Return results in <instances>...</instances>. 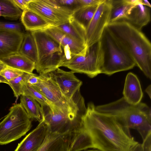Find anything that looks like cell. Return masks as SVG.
Segmentation results:
<instances>
[{
    "instance_id": "cell-35",
    "label": "cell",
    "mask_w": 151,
    "mask_h": 151,
    "mask_svg": "<svg viewBox=\"0 0 151 151\" xmlns=\"http://www.w3.org/2000/svg\"><path fill=\"white\" fill-rule=\"evenodd\" d=\"M142 145V151H151V134L143 141Z\"/></svg>"
},
{
    "instance_id": "cell-1",
    "label": "cell",
    "mask_w": 151,
    "mask_h": 151,
    "mask_svg": "<svg viewBox=\"0 0 151 151\" xmlns=\"http://www.w3.org/2000/svg\"><path fill=\"white\" fill-rule=\"evenodd\" d=\"M80 128L90 137L93 148L101 151H129L138 143L123 120L97 111L93 102L82 116Z\"/></svg>"
},
{
    "instance_id": "cell-14",
    "label": "cell",
    "mask_w": 151,
    "mask_h": 151,
    "mask_svg": "<svg viewBox=\"0 0 151 151\" xmlns=\"http://www.w3.org/2000/svg\"><path fill=\"white\" fill-rule=\"evenodd\" d=\"M75 136L74 132L59 134L49 130L43 143L37 151H70Z\"/></svg>"
},
{
    "instance_id": "cell-6",
    "label": "cell",
    "mask_w": 151,
    "mask_h": 151,
    "mask_svg": "<svg viewBox=\"0 0 151 151\" xmlns=\"http://www.w3.org/2000/svg\"><path fill=\"white\" fill-rule=\"evenodd\" d=\"M39 82L32 86L40 92L55 108L71 119H80L85 112L84 99L70 101L62 94L54 83L48 77L39 75Z\"/></svg>"
},
{
    "instance_id": "cell-20",
    "label": "cell",
    "mask_w": 151,
    "mask_h": 151,
    "mask_svg": "<svg viewBox=\"0 0 151 151\" xmlns=\"http://www.w3.org/2000/svg\"><path fill=\"white\" fill-rule=\"evenodd\" d=\"M6 66L32 73L35 68V63L32 60L19 53L9 56L1 59Z\"/></svg>"
},
{
    "instance_id": "cell-3",
    "label": "cell",
    "mask_w": 151,
    "mask_h": 151,
    "mask_svg": "<svg viewBox=\"0 0 151 151\" xmlns=\"http://www.w3.org/2000/svg\"><path fill=\"white\" fill-rule=\"evenodd\" d=\"M95 109L99 112L120 118L130 129L137 131L143 141L151 134V108L145 103L132 104L122 97L109 103L95 106Z\"/></svg>"
},
{
    "instance_id": "cell-21",
    "label": "cell",
    "mask_w": 151,
    "mask_h": 151,
    "mask_svg": "<svg viewBox=\"0 0 151 151\" xmlns=\"http://www.w3.org/2000/svg\"><path fill=\"white\" fill-rule=\"evenodd\" d=\"M111 9L109 23L119 21H126L132 9L136 5L132 4L130 0H111Z\"/></svg>"
},
{
    "instance_id": "cell-29",
    "label": "cell",
    "mask_w": 151,
    "mask_h": 151,
    "mask_svg": "<svg viewBox=\"0 0 151 151\" xmlns=\"http://www.w3.org/2000/svg\"><path fill=\"white\" fill-rule=\"evenodd\" d=\"M24 72L6 66L0 72V76L8 82L20 76Z\"/></svg>"
},
{
    "instance_id": "cell-16",
    "label": "cell",
    "mask_w": 151,
    "mask_h": 151,
    "mask_svg": "<svg viewBox=\"0 0 151 151\" xmlns=\"http://www.w3.org/2000/svg\"><path fill=\"white\" fill-rule=\"evenodd\" d=\"M25 33L12 30H0V60L19 53Z\"/></svg>"
},
{
    "instance_id": "cell-15",
    "label": "cell",
    "mask_w": 151,
    "mask_h": 151,
    "mask_svg": "<svg viewBox=\"0 0 151 151\" xmlns=\"http://www.w3.org/2000/svg\"><path fill=\"white\" fill-rule=\"evenodd\" d=\"M49 130L42 119L36 128L19 143L14 151H37L43 143Z\"/></svg>"
},
{
    "instance_id": "cell-26",
    "label": "cell",
    "mask_w": 151,
    "mask_h": 151,
    "mask_svg": "<svg viewBox=\"0 0 151 151\" xmlns=\"http://www.w3.org/2000/svg\"><path fill=\"white\" fill-rule=\"evenodd\" d=\"M22 12L12 0H0V17L11 20H17L20 18Z\"/></svg>"
},
{
    "instance_id": "cell-25",
    "label": "cell",
    "mask_w": 151,
    "mask_h": 151,
    "mask_svg": "<svg viewBox=\"0 0 151 151\" xmlns=\"http://www.w3.org/2000/svg\"><path fill=\"white\" fill-rule=\"evenodd\" d=\"M99 5L81 6L73 11L72 18L86 29Z\"/></svg>"
},
{
    "instance_id": "cell-27",
    "label": "cell",
    "mask_w": 151,
    "mask_h": 151,
    "mask_svg": "<svg viewBox=\"0 0 151 151\" xmlns=\"http://www.w3.org/2000/svg\"><path fill=\"white\" fill-rule=\"evenodd\" d=\"M29 96L36 101L40 105H47L51 108L54 107L52 104L38 90L33 86L26 84L23 85L21 95Z\"/></svg>"
},
{
    "instance_id": "cell-12",
    "label": "cell",
    "mask_w": 151,
    "mask_h": 151,
    "mask_svg": "<svg viewBox=\"0 0 151 151\" xmlns=\"http://www.w3.org/2000/svg\"><path fill=\"white\" fill-rule=\"evenodd\" d=\"M111 7V0H104L98 5L86 29L88 47L99 41L104 28L109 22Z\"/></svg>"
},
{
    "instance_id": "cell-39",
    "label": "cell",
    "mask_w": 151,
    "mask_h": 151,
    "mask_svg": "<svg viewBox=\"0 0 151 151\" xmlns=\"http://www.w3.org/2000/svg\"><path fill=\"white\" fill-rule=\"evenodd\" d=\"M3 83L8 84L9 82L3 77L0 76V83Z\"/></svg>"
},
{
    "instance_id": "cell-11",
    "label": "cell",
    "mask_w": 151,
    "mask_h": 151,
    "mask_svg": "<svg viewBox=\"0 0 151 151\" xmlns=\"http://www.w3.org/2000/svg\"><path fill=\"white\" fill-rule=\"evenodd\" d=\"M40 106L42 119L47 124L50 132L59 134L75 133L79 128L81 118L73 120L54 107L52 108L47 105Z\"/></svg>"
},
{
    "instance_id": "cell-4",
    "label": "cell",
    "mask_w": 151,
    "mask_h": 151,
    "mask_svg": "<svg viewBox=\"0 0 151 151\" xmlns=\"http://www.w3.org/2000/svg\"><path fill=\"white\" fill-rule=\"evenodd\" d=\"M102 55L101 73L110 76L133 68L136 64L106 27L99 40Z\"/></svg>"
},
{
    "instance_id": "cell-5",
    "label": "cell",
    "mask_w": 151,
    "mask_h": 151,
    "mask_svg": "<svg viewBox=\"0 0 151 151\" xmlns=\"http://www.w3.org/2000/svg\"><path fill=\"white\" fill-rule=\"evenodd\" d=\"M31 32L37 50L35 68L37 72L42 75L59 68L60 64L66 59L61 46L44 31Z\"/></svg>"
},
{
    "instance_id": "cell-37",
    "label": "cell",
    "mask_w": 151,
    "mask_h": 151,
    "mask_svg": "<svg viewBox=\"0 0 151 151\" xmlns=\"http://www.w3.org/2000/svg\"><path fill=\"white\" fill-rule=\"evenodd\" d=\"M139 4L151 8V5L148 1L147 0H139Z\"/></svg>"
},
{
    "instance_id": "cell-2",
    "label": "cell",
    "mask_w": 151,
    "mask_h": 151,
    "mask_svg": "<svg viewBox=\"0 0 151 151\" xmlns=\"http://www.w3.org/2000/svg\"><path fill=\"white\" fill-rule=\"evenodd\" d=\"M110 33L145 75L151 79V44L145 34L127 21L108 24Z\"/></svg>"
},
{
    "instance_id": "cell-9",
    "label": "cell",
    "mask_w": 151,
    "mask_h": 151,
    "mask_svg": "<svg viewBox=\"0 0 151 151\" xmlns=\"http://www.w3.org/2000/svg\"><path fill=\"white\" fill-rule=\"evenodd\" d=\"M27 9L36 13L52 27H56L69 21L73 11L60 6L53 0H31Z\"/></svg>"
},
{
    "instance_id": "cell-19",
    "label": "cell",
    "mask_w": 151,
    "mask_h": 151,
    "mask_svg": "<svg viewBox=\"0 0 151 151\" xmlns=\"http://www.w3.org/2000/svg\"><path fill=\"white\" fill-rule=\"evenodd\" d=\"M150 8L140 4L134 6L126 21L137 29L141 30L150 20Z\"/></svg>"
},
{
    "instance_id": "cell-23",
    "label": "cell",
    "mask_w": 151,
    "mask_h": 151,
    "mask_svg": "<svg viewBox=\"0 0 151 151\" xmlns=\"http://www.w3.org/2000/svg\"><path fill=\"white\" fill-rule=\"evenodd\" d=\"M20 104L31 120L40 122L42 119V113L40 104L30 97L24 95L20 96Z\"/></svg>"
},
{
    "instance_id": "cell-40",
    "label": "cell",
    "mask_w": 151,
    "mask_h": 151,
    "mask_svg": "<svg viewBox=\"0 0 151 151\" xmlns=\"http://www.w3.org/2000/svg\"><path fill=\"white\" fill-rule=\"evenodd\" d=\"M6 66L4 64L0 65V73Z\"/></svg>"
},
{
    "instance_id": "cell-22",
    "label": "cell",
    "mask_w": 151,
    "mask_h": 151,
    "mask_svg": "<svg viewBox=\"0 0 151 151\" xmlns=\"http://www.w3.org/2000/svg\"><path fill=\"white\" fill-rule=\"evenodd\" d=\"M56 27L76 40L87 45L86 29L72 17L68 22Z\"/></svg>"
},
{
    "instance_id": "cell-13",
    "label": "cell",
    "mask_w": 151,
    "mask_h": 151,
    "mask_svg": "<svg viewBox=\"0 0 151 151\" xmlns=\"http://www.w3.org/2000/svg\"><path fill=\"white\" fill-rule=\"evenodd\" d=\"M62 48L66 60L71 55L85 56L88 47L86 44L80 42L66 34L56 27H52L44 31Z\"/></svg>"
},
{
    "instance_id": "cell-31",
    "label": "cell",
    "mask_w": 151,
    "mask_h": 151,
    "mask_svg": "<svg viewBox=\"0 0 151 151\" xmlns=\"http://www.w3.org/2000/svg\"><path fill=\"white\" fill-rule=\"evenodd\" d=\"M54 2L60 6L67 8L74 11L81 7L78 0H53Z\"/></svg>"
},
{
    "instance_id": "cell-30",
    "label": "cell",
    "mask_w": 151,
    "mask_h": 151,
    "mask_svg": "<svg viewBox=\"0 0 151 151\" xmlns=\"http://www.w3.org/2000/svg\"><path fill=\"white\" fill-rule=\"evenodd\" d=\"M12 30L25 33L24 28L21 22L0 21V30Z\"/></svg>"
},
{
    "instance_id": "cell-42",
    "label": "cell",
    "mask_w": 151,
    "mask_h": 151,
    "mask_svg": "<svg viewBox=\"0 0 151 151\" xmlns=\"http://www.w3.org/2000/svg\"><path fill=\"white\" fill-rule=\"evenodd\" d=\"M4 64L1 60H0V65Z\"/></svg>"
},
{
    "instance_id": "cell-36",
    "label": "cell",
    "mask_w": 151,
    "mask_h": 151,
    "mask_svg": "<svg viewBox=\"0 0 151 151\" xmlns=\"http://www.w3.org/2000/svg\"><path fill=\"white\" fill-rule=\"evenodd\" d=\"M129 151H142V144L138 143L132 147Z\"/></svg>"
},
{
    "instance_id": "cell-41",
    "label": "cell",
    "mask_w": 151,
    "mask_h": 151,
    "mask_svg": "<svg viewBox=\"0 0 151 151\" xmlns=\"http://www.w3.org/2000/svg\"><path fill=\"white\" fill-rule=\"evenodd\" d=\"M82 151H101L98 149H93L86 150Z\"/></svg>"
},
{
    "instance_id": "cell-18",
    "label": "cell",
    "mask_w": 151,
    "mask_h": 151,
    "mask_svg": "<svg viewBox=\"0 0 151 151\" xmlns=\"http://www.w3.org/2000/svg\"><path fill=\"white\" fill-rule=\"evenodd\" d=\"M20 18L24 29L30 32L45 31L52 27L40 15L27 8L22 11Z\"/></svg>"
},
{
    "instance_id": "cell-34",
    "label": "cell",
    "mask_w": 151,
    "mask_h": 151,
    "mask_svg": "<svg viewBox=\"0 0 151 151\" xmlns=\"http://www.w3.org/2000/svg\"><path fill=\"white\" fill-rule=\"evenodd\" d=\"M31 0H12L15 5L22 11L27 8Z\"/></svg>"
},
{
    "instance_id": "cell-33",
    "label": "cell",
    "mask_w": 151,
    "mask_h": 151,
    "mask_svg": "<svg viewBox=\"0 0 151 151\" xmlns=\"http://www.w3.org/2000/svg\"><path fill=\"white\" fill-rule=\"evenodd\" d=\"M104 0H78L81 6L98 5Z\"/></svg>"
},
{
    "instance_id": "cell-43",
    "label": "cell",
    "mask_w": 151,
    "mask_h": 151,
    "mask_svg": "<svg viewBox=\"0 0 151 151\" xmlns=\"http://www.w3.org/2000/svg\"><path fill=\"white\" fill-rule=\"evenodd\" d=\"M1 119H0V120Z\"/></svg>"
},
{
    "instance_id": "cell-10",
    "label": "cell",
    "mask_w": 151,
    "mask_h": 151,
    "mask_svg": "<svg viewBox=\"0 0 151 151\" xmlns=\"http://www.w3.org/2000/svg\"><path fill=\"white\" fill-rule=\"evenodd\" d=\"M70 71H66L59 68L42 75L50 79L57 86L63 95L70 101H79L83 99L80 89L81 81Z\"/></svg>"
},
{
    "instance_id": "cell-24",
    "label": "cell",
    "mask_w": 151,
    "mask_h": 151,
    "mask_svg": "<svg viewBox=\"0 0 151 151\" xmlns=\"http://www.w3.org/2000/svg\"><path fill=\"white\" fill-rule=\"evenodd\" d=\"M19 53L26 57L36 64L37 61V52L33 37L30 32H25Z\"/></svg>"
},
{
    "instance_id": "cell-8",
    "label": "cell",
    "mask_w": 151,
    "mask_h": 151,
    "mask_svg": "<svg viewBox=\"0 0 151 151\" xmlns=\"http://www.w3.org/2000/svg\"><path fill=\"white\" fill-rule=\"evenodd\" d=\"M102 55L99 41L88 47L85 56L71 55L59 67L67 68L74 73H83L93 78L101 73Z\"/></svg>"
},
{
    "instance_id": "cell-38",
    "label": "cell",
    "mask_w": 151,
    "mask_h": 151,
    "mask_svg": "<svg viewBox=\"0 0 151 151\" xmlns=\"http://www.w3.org/2000/svg\"><path fill=\"white\" fill-rule=\"evenodd\" d=\"M151 85H150L146 88L145 90L146 92L147 93L150 98L151 97Z\"/></svg>"
},
{
    "instance_id": "cell-17",
    "label": "cell",
    "mask_w": 151,
    "mask_h": 151,
    "mask_svg": "<svg viewBox=\"0 0 151 151\" xmlns=\"http://www.w3.org/2000/svg\"><path fill=\"white\" fill-rule=\"evenodd\" d=\"M123 93L129 103L136 105L140 102L143 93L139 79L133 73H129L126 76Z\"/></svg>"
},
{
    "instance_id": "cell-28",
    "label": "cell",
    "mask_w": 151,
    "mask_h": 151,
    "mask_svg": "<svg viewBox=\"0 0 151 151\" xmlns=\"http://www.w3.org/2000/svg\"><path fill=\"white\" fill-rule=\"evenodd\" d=\"M27 73L24 72L20 76L8 82V84L13 90L14 96L17 99L21 95L22 86L25 83V78Z\"/></svg>"
},
{
    "instance_id": "cell-32",
    "label": "cell",
    "mask_w": 151,
    "mask_h": 151,
    "mask_svg": "<svg viewBox=\"0 0 151 151\" xmlns=\"http://www.w3.org/2000/svg\"><path fill=\"white\" fill-rule=\"evenodd\" d=\"M40 76L33 73H27L25 78V83L30 86H33L39 81Z\"/></svg>"
},
{
    "instance_id": "cell-7",
    "label": "cell",
    "mask_w": 151,
    "mask_h": 151,
    "mask_svg": "<svg viewBox=\"0 0 151 151\" xmlns=\"http://www.w3.org/2000/svg\"><path fill=\"white\" fill-rule=\"evenodd\" d=\"M32 126V120L21 104H14L0 122V145H6L18 139Z\"/></svg>"
}]
</instances>
